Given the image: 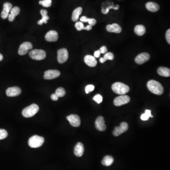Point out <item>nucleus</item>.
Returning a JSON list of instances; mask_svg holds the SVG:
<instances>
[{"label":"nucleus","mask_w":170,"mask_h":170,"mask_svg":"<svg viewBox=\"0 0 170 170\" xmlns=\"http://www.w3.org/2000/svg\"><path fill=\"white\" fill-rule=\"evenodd\" d=\"M115 9V10H117V9H119V5H117L115 6H110L108 7L106 9H103V8L102 9V12L104 14H107L109 12V10L110 9Z\"/></svg>","instance_id":"nucleus-31"},{"label":"nucleus","mask_w":170,"mask_h":170,"mask_svg":"<svg viewBox=\"0 0 170 170\" xmlns=\"http://www.w3.org/2000/svg\"><path fill=\"white\" fill-rule=\"evenodd\" d=\"M134 31L138 36H142L146 32V28L142 25H139L135 27Z\"/></svg>","instance_id":"nucleus-25"},{"label":"nucleus","mask_w":170,"mask_h":170,"mask_svg":"<svg viewBox=\"0 0 170 170\" xmlns=\"http://www.w3.org/2000/svg\"><path fill=\"white\" fill-rule=\"evenodd\" d=\"M157 72L159 75L165 77L170 76V70L166 67H161L158 69Z\"/></svg>","instance_id":"nucleus-22"},{"label":"nucleus","mask_w":170,"mask_h":170,"mask_svg":"<svg viewBox=\"0 0 170 170\" xmlns=\"http://www.w3.org/2000/svg\"><path fill=\"white\" fill-rule=\"evenodd\" d=\"M99 50L100 51L101 53H103V54H105L107 52V49L106 46H103L100 48Z\"/></svg>","instance_id":"nucleus-38"},{"label":"nucleus","mask_w":170,"mask_h":170,"mask_svg":"<svg viewBox=\"0 0 170 170\" xmlns=\"http://www.w3.org/2000/svg\"><path fill=\"white\" fill-rule=\"evenodd\" d=\"M89 19V18H87L86 16H82L81 17L80 20H81V22H88Z\"/></svg>","instance_id":"nucleus-40"},{"label":"nucleus","mask_w":170,"mask_h":170,"mask_svg":"<svg viewBox=\"0 0 170 170\" xmlns=\"http://www.w3.org/2000/svg\"><path fill=\"white\" fill-rule=\"evenodd\" d=\"M75 27L76 29H77L78 31H81L82 30H83V29H85V27L83 23V22H77L76 23L75 25Z\"/></svg>","instance_id":"nucleus-32"},{"label":"nucleus","mask_w":170,"mask_h":170,"mask_svg":"<svg viewBox=\"0 0 170 170\" xmlns=\"http://www.w3.org/2000/svg\"><path fill=\"white\" fill-rule=\"evenodd\" d=\"M114 158L113 157L110 156H107L103 158L102 164L104 166H109L113 164Z\"/></svg>","instance_id":"nucleus-24"},{"label":"nucleus","mask_w":170,"mask_h":170,"mask_svg":"<svg viewBox=\"0 0 170 170\" xmlns=\"http://www.w3.org/2000/svg\"><path fill=\"white\" fill-rule=\"evenodd\" d=\"M21 89L18 87H11L8 88L6 91L7 96L9 97L18 96L21 94Z\"/></svg>","instance_id":"nucleus-12"},{"label":"nucleus","mask_w":170,"mask_h":170,"mask_svg":"<svg viewBox=\"0 0 170 170\" xmlns=\"http://www.w3.org/2000/svg\"><path fill=\"white\" fill-rule=\"evenodd\" d=\"M32 44L30 42H26L22 43L19 48L18 53L20 56H24L28 52L29 50L32 49Z\"/></svg>","instance_id":"nucleus-8"},{"label":"nucleus","mask_w":170,"mask_h":170,"mask_svg":"<svg viewBox=\"0 0 170 170\" xmlns=\"http://www.w3.org/2000/svg\"><path fill=\"white\" fill-rule=\"evenodd\" d=\"M3 56H2L1 53H0V62H1V61H2V60H3Z\"/></svg>","instance_id":"nucleus-44"},{"label":"nucleus","mask_w":170,"mask_h":170,"mask_svg":"<svg viewBox=\"0 0 170 170\" xmlns=\"http://www.w3.org/2000/svg\"><path fill=\"white\" fill-rule=\"evenodd\" d=\"M120 127L123 129L124 132H126L128 128V124L126 122H121V124H120Z\"/></svg>","instance_id":"nucleus-36"},{"label":"nucleus","mask_w":170,"mask_h":170,"mask_svg":"<svg viewBox=\"0 0 170 170\" xmlns=\"http://www.w3.org/2000/svg\"><path fill=\"white\" fill-rule=\"evenodd\" d=\"M45 38L48 42H56L58 39V33L56 31H50L45 34Z\"/></svg>","instance_id":"nucleus-15"},{"label":"nucleus","mask_w":170,"mask_h":170,"mask_svg":"<svg viewBox=\"0 0 170 170\" xmlns=\"http://www.w3.org/2000/svg\"><path fill=\"white\" fill-rule=\"evenodd\" d=\"M150 59V55L146 52H143L139 54L136 58L135 62L139 64H142L147 62Z\"/></svg>","instance_id":"nucleus-13"},{"label":"nucleus","mask_w":170,"mask_h":170,"mask_svg":"<svg viewBox=\"0 0 170 170\" xmlns=\"http://www.w3.org/2000/svg\"><path fill=\"white\" fill-rule=\"evenodd\" d=\"M146 7L148 11L151 12H157L159 9L158 4L154 2H148L146 4Z\"/></svg>","instance_id":"nucleus-20"},{"label":"nucleus","mask_w":170,"mask_h":170,"mask_svg":"<svg viewBox=\"0 0 170 170\" xmlns=\"http://www.w3.org/2000/svg\"><path fill=\"white\" fill-rule=\"evenodd\" d=\"M39 109V108L37 104L34 103L24 109L22 111V115L26 118L32 117L38 112Z\"/></svg>","instance_id":"nucleus-3"},{"label":"nucleus","mask_w":170,"mask_h":170,"mask_svg":"<svg viewBox=\"0 0 170 170\" xmlns=\"http://www.w3.org/2000/svg\"><path fill=\"white\" fill-rule=\"evenodd\" d=\"M82 8L78 7L73 11L72 15V20L73 21H77L79 19V16L81 15L82 12Z\"/></svg>","instance_id":"nucleus-23"},{"label":"nucleus","mask_w":170,"mask_h":170,"mask_svg":"<svg viewBox=\"0 0 170 170\" xmlns=\"http://www.w3.org/2000/svg\"><path fill=\"white\" fill-rule=\"evenodd\" d=\"M67 119L72 126L78 127L81 125L80 117L76 114H71L67 116Z\"/></svg>","instance_id":"nucleus-11"},{"label":"nucleus","mask_w":170,"mask_h":170,"mask_svg":"<svg viewBox=\"0 0 170 170\" xmlns=\"http://www.w3.org/2000/svg\"><path fill=\"white\" fill-rule=\"evenodd\" d=\"M149 117H153L151 115L150 110H146L145 111V114H143L141 115V119L143 121H146L149 119Z\"/></svg>","instance_id":"nucleus-27"},{"label":"nucleus","mask_w":170,"mask_h":170,"mask_svg":"<svg viewBox=\"0 0 170 170\" xmlns=\"http://www.w3.org/2000/svg\"><path fill=\"white\" fill-rule=\"evenodd\" d=\"M55 94L59 97H63L64 96L65 94H66V91L63 88H59L57 89L56 91Z\"/></svg>","instance_id":"nucleus-28"},{"label":"nucleus","mask_w":170,"mask_h":170,"mask_svg":"<svg viewBox=\"0 0 170 170\" xmlns=\"http://www.w3.org/2000/svg\"><path fill=\"white\" fill-rule=\"evenodd\" d=\"M84 152V146L82 143L78 142L74 147V154L78 157H81Z\"/></svg>","instance_id":"nucleus-17"},{"label":"nucleus","mask_w":170,"mask_h":170,"mask_svg":"<svg viewBox=\"0 0 170 170\" xmlns=\"http://www.w3.org/2000/svg\"><path fill=\"white\" fill-rule=\"evenodd\" d=\"M7 136V132L5 129L0 128V140L5 139Z\"/></svg>","instance_id":"nucleus-33"},{"label":"nucleus","mask_w":170,"mask_h":170,"mask_svg":"<svg viewBox=\"0 0 170 170\" xmlns=\"http://www.w3.org/2000/svg\"><path fill=\"white\" fill-rule=\"evenodd\" d=\"M95 89V87L93 85H89L86 86L85 88V92L87 94H89L90 92H92Z\"/></svg>","instance_id":"nucleus-35"},{"label":"nucleus","mask_w":170,"mask_h":170,"mask_svg":"<svg viewBox=\"0 0 170 170\" xmlns=\"http://www.w3.org/2000/svg\"><path fill=\"white\" fill-rule=\"evenodd\" d=\"M124 132V131H123V129L121 128L120 127V126H117L115 128L113 132V134L115 137H117V136H119V135H121V134L123 133Z\"/></svg>","instance_id":"nucleus-29"},{"label":"nucleus","mask_w":170,"mask_h":170,"mask_svg":"<svg viewBox=\"0 0 170 170\" xmlns=\"http://www.w3.org/2000/svg\"><path fill=\"white\" fill-rule=\"evenodd\" d=\"M112 89L114 92L119 95H124L128 93L129 88L123 83L116 82L113 84Z\"/></svg>","instance_id":"nucleus-2"},{"label":"nucleus","mask_w":170,"mask_h":170,"mask_svg":"<svg viewBox=\"0 0 170 170\" xmlns=\"http://www.w3.org/2000/svg\"><path fill=\"white\" fill-rule=\"evenodd\" d=\"M40 13L42 15V18L38 21V23L39 25H42L43 23L46 24L47 23V20H49V17L47 15V11L45 9H41Z\"/></svg>","instance_id":"nucleus-21"},{"label":"nucleus","mask_w":170,"mask_h":170,"mask_svg":"<svg viewBox=\"0 0 170 170\" xmlns=\"http://www.w3.org/2000/svg\"><path fill=\"white\" fill-rule=\"evenodd\" d=\"M114 57V53L113 52H107L104 54V57L103 58H101L99 60L100 62L101 63H104V62L107 61L108 60H113Z\"/></svg>","instance_id":"nucleus-26"},{"label":"nucleus","mask_w":170,"mask_h":170,"mask_svg":"<svg viewBox=\"0 0 170 170\" xmlns=\"http://www.w3.org/2000/svg\"><path fill=\"white\" fill-rule=\"evenodd\" d=\"M57 53V60L59 63H63L67 61L69 57V53L66 48L59 49Z\"/></svg>","instance_id":"nucleus-7"},{"label":"nucleus","mask_w":170,"mask_h":170,"mask_svg":"<svg viewBox=\"0 0 170 170\" xmlns=\"http://www.w3.org/2000/svg\"><path fill=\"white\" fill-rule=\"evenodd\" d=\"M93 100L96 102L97 103H101L103 101V97L100 94H97L93 97Z\"/></svg>","instance_id":"nucleus-34"},{"label":"nucleus","mask_w":170,"mask_h":170,"mask_svg":"<svg viewBox=\"0 0 170 170\" xmlns=\"http://www.w3.org/2000/svg\"><path fill=\"white\" fill-rule=\"evenodd\" d=\"M88 22L89 23V25L93 26L95 25L96 24V20L95 19H89V18Z\"/></svg>","instance_id":"nucleus-37"},{"label":"nucleus","mask_w":170,"mask_h":170,"mask_svg":"<svg viewBox=\"0 0 170 170\" xmlns=\"http://www.w3.org/2000/svg\"><path fill=\"white\" fill-rule=\"evenodd\" d=\"M104 123L105 121L103 117L102 116H99L95 121V126L98 131L103 132L107 129V126Z\"/></svg>","instance_id":"nucleus-10"},{"label":"nucleus","mask_w":170,"mask_h":170,"mask_svg":"<svg viewBox=\"0 0 170 170\" xmlns=\"http://www.w3.org/2000/svg\"><path fill=\"white\" fill-rule=\"evenodd\" d=\"M101 52L99 50H97L94 52V57L95 58H99L100 56Z\"/></svg>","instance_id":"nucleus-42"},{"label":"nucleus","mask_w":170,"mask_h":170,"mask_svg":"<svg viewBox=\"0 0 170 170\" xmlns=\"http://www.w3.org/2000/svg\"><path fill=\"white\" fill-rule=\"evenodd\" d=\"M147 87L149 91L157 95H161L164 93L163 86L159 82L154 80H150L147 82Z\"/></svg>","instance_id":"nucleus-1"},{"label":"nucleus","mask_w":170,"mask_h":170,"mask_svg":"<svg viewBox=\"0 0 170 170\" xmlns=\"http://www.w3.org/2000/svg\"><path fill=\"white\" fill-rule=\"evenodd\" d=\"M91 29H92V26L89 25L85 27V30H86V31H90Z\"/></svg>","instance_id":"nucleus-43"},{"label":"nucleus","mask_w":170,"mask_h":170,"mask_svg":"<svg viewBox=\"0 0 170 170\" xmlns=\"http://www.w3.org/2000/svg\"><path fill=\"white\" fill-rule=\"evenodd\" d=\"M107 30L109 32L116 33H120L122 31L121 27L116 23H114L112 25H108L107 26Z\"/></svg>","instance_id":"nucleus-18"},{"label":"nucleus","mask_w":170,"mask_h":170,"mask_svg":"<svg viewBox=\"0 0 170 170\" xmlns=\"http://www.w3.org/2000/svg\"><path fill=\"white\" fill-rule=\"evenodd\" d=\"M20 8L19 7L15 6L13 7L11 11V13L9 15L8 20L10 22H13L15 19V17L18 15L20 13Z\"/></svg>","instance_id":"nucleus-19"},{"label":"nucleus","mask_w":170,"mask_h":170,"mask_svg":"<svg viewBox=\"0 0 170 170\" xmlns=\"http://www.w3.org/2000/svg\"><path fill=\"white\" fill-rule=\"evenodd\" d=\"M39 3L40 5H42L43 6L45 7L48 8L50 7L52 5V0H43L40 1L39 2Z\"/></svg>","instance_id":"nucleus-30"},{"label":"nucleus","mask_w":170,"mask_h":170,"mask_svg":"<svg viewBox=\"0 0 170 170\" xmlns=\"http://www.w3.org/2000/svg\"><path fill=\"white\" fill-rule=\"evenodd\" d=\"M45 141L43 137L34 135L28 140V145L32 148H38L42 146Z\"/></svg>","instance_id":"nucleus-4"},{"label":"nucleus","mask_w":170,"mask_h":170,"mask_svg":"<svg viewBox=\"0 0 170 170\" xmlns=\"http://www.w3.org/2000/svg\"><path fill=\"white\" fill-rule=\"evenodd\" d=\"M29 56L34 60H42L46 57V52L43 50L34 49L29 53Z\"/></svg>","instance_id":"nucleus-5"},{"label":"nucleus","mask_w":170,"mask_h":170,"mask_svg":"<svg viewBox=\"0 0 170 170\" xmlns=\"http://www.w3.org/2000/svg\"><path fill=\"white\" fill-rule=\"evenodd\" d=\"M130 100V97L127 95H121L115 98L114 101V104L116 107H120L128 103Z\"/></svg>","instance_id":"nucleus-6"},{"label":"nucleus","mask_w":170,"mask_h":170,"mask_svg":"<svg viewBox=\"0 0 170 170\" xmlns=\"http://www.w3.org/2000/svg\"><path fill=\"white\" fill-rule=\"evenodd\" d=\"M166 39L167 40V42L170 44V29L167 30L166 33Z\"/></svg>","instance_id":"nucleus-39"},{"label":"nucleus","mask_w":170,"mask_h":170,"mask_svg":"<svg viewBox=\"0 0 170 170\" xmlns=\"http://www.w3.org/2000/svg\"><path fill=\"white\" fill-rule=\"evenodd\" d=\"M60 74V72L58 70H48L45 71L44 78L45 79H54L59 77Z\"/></svg>","instance_id":"nucleus-9"},{"label":"nucleus","mask_w":170,"mask_h":170,"mask_svg":"<svg viewBox=\"0 0 170 170\" xmlns=\"http://www.w3.org/2000/svg\"><path fill=\"white\" fill-rule=\"evenodd\" d=\"M51 99L53 101H57L58 100L59 97L56 94H53L51 95Z\"/></svg>","instance_id":"nucleus-41"},{"label":"nucleus","mask_w":170,"mask_h":170,"mask_svg":"<svg viewBox=\"0 0 170 170\" xmlns=\"http://www.w3.org/2000/svg\"><path fill=\"white\" fill-rule=\"evenodd\" d=\"M84 62L89 67H94L96 66L97 62L96 59L94 56L87 55L84 58Z\"/></svg>","instance_id":"nucleus-16"},{"label":"nucleus","mask_w":170,"mask_h":170,"mask_svg":"<svg viewBox=\"0 0 170 170\" xmlns=\"http://www.w3.org/2000/svg\"><path fill=\"white\" fill-rule=\"evenodd\" d=\"M13 8V5L9 2H5L3 4V10L1 13V17L2 19H6L8 17L9 12Z\"/></svg>","instance_id":"nucleus-14"}]
</instances>
